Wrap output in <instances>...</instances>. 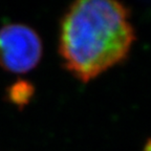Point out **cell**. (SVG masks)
Instances as JSON below:
<instances>
[{"label": "cell", "mask_w": 151, "mask_h": 151, "mask_svg": "<svg viewBox=\"0 0 151 151\" xmlns=\"http://www.w3.org/2000/svg\"><path fill=\"white\" fill-rule=\"evenodd\" d=\"M129 9L112 0H80L70 5L60 32L65 67L88 82L122 61L134 41Z\"/></svg>", "instance_id": "1"}, {"label": "cell", "mask_w": 151, "mask_h": 151, "mask_svg": "<svg viewBox=\"0 0 151 151\" xmlns=\"http://www.w3.org/2000/svg\"><path fill=\"white\" fill-rule=\"evenodd\" d=\"M42 44L38 34L22 24L0 28V66L12 73L31 70L40 61Z\"/></svg>", "instance_id": "2"}, {"label": "cell", "mask_w": 151, "mask_h": 151, "mask_svg": "<svg viewBox=\"0 0 151 151\" xmlns=\"http://www.w3.org/2000/svg\"><path fill=\"white\" fill-rule=\"evenodd\" d=\"M34 93L35 87L29 81L18 80L7 89V99L19 109H23L31 102Z\"/></svg>", "instance_id": "3"}, {"label": "cell", "mask_w": 151, "mask_h": 151, "mask_svg": "<svg viewBox=\"0 0 151 151\" xmlns=\"http://www.w3.org/2000/svg\"><path fill=\"white\" fill-rule=\"evenodd\" d=\"M143 151H151V139L146 143V145H145V147H144V150Z\"/></svg>", "instance_id": "4"}]
</instances>
